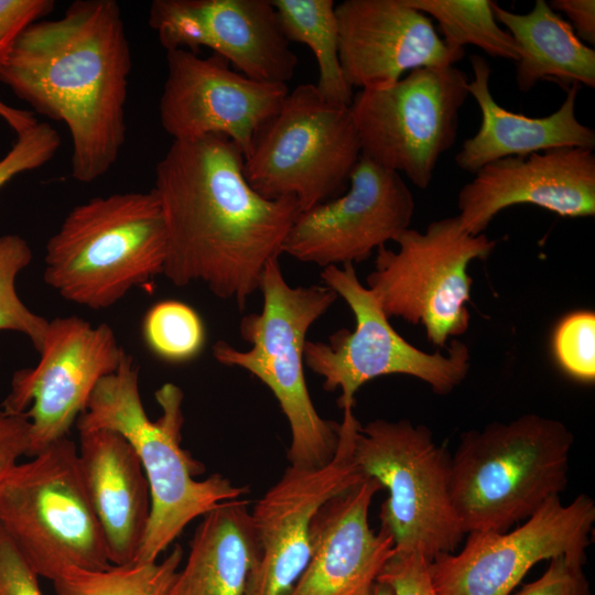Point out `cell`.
Returning <instances> with one entry per match:
<instances>
[{"mask_svg": "<svg viewBox=\"0 0 595 595\" xmlns=\"http://www.w3.org/2000/svg\"><path fill=\"white\" fill-rule=\"evenodd\" d=\"M244 154L223 136L173 141L155 166L166 234L163 275L203 283L242 310L300 213L293 197L269 199L244 174Z\"/></svg>", "mask_w": 595, "mask_h": 595, "instance_id": "6da1fadb", "label": "cell"}, {"mask_svg": "<svg viewBox=\"0 0 595 595\" xmlns=\"http://www.w3.org/2000/svg\"><path fill=\"white\" fill-rule=\"evenodd\" d=\"M131 66L119 4L77 0L62 17L21 33L0 80L35 111L67 126L72 176L91 183L112 167L125 144Z\"/></svg>", "mask_w": 595, "mask_h": 595, "instance_id": "7a4b0ae2", "label": "cell"}, {"mask_svg": "<svg viewBox=\"0 0 595 595\" xmlns=\"http://www.w3.org/2000/svg\"><path fill=\"white\" fill-rule=\"evenodd\" d=\"M155 399L162 412L151 420L141 400L139 367L125 353L118 368L97 383L76 421L79 432L107 429L120 433L140 459L150 487L151 511L133 563L158 561L192 520L248 491L220 474L196 479L205 467L181 444L182 389L166 382L155 391Z\"/></svg>", "mask_w": 595, "mask_h": 595, "instance_id": "3957f363", "label": "cell"}, {"mask_svg": "<svg viewBox=\"0 0 595 595\" xmlns=\"http://www.w3.org/2000/svg\"><path fill=\"white\" fill-rule=\"evenodd\" d=\"M574 436L555 419L527 413L461 434L451 502L464 534L506 532L566 488Z\"/></svg>", "mask_w": 595, "mask_h": 595, "instance_id": "277c9868", "label": "cell"}, {"mask_svg": "<svg viewBox=\"0 0 595 595\" xmlns=\"http://www.w3.org/2000/svg\"><path fill=\"white\" fill-rule=\"evenodd\" d=\"M259 291L261 311L245 315L239 324L250 347L241 350L217 340L213 356L224 366L247 370L271 390L289 423L290 465L324 466L337 450L339 423L323 419L313 404L304 376V346L311 326L338 296L324 284L290 285L279 258L266 264Z\"/></svg>", "mask_w": 595, "mask_h": 595, "instance_id": "5b68a950", "label": "cell"}, {"mask_svg": "<svg viewBox=\"0 0 595 595\" xmlns=\"http://www.w3.org/2000/svg\"><path fill=\"white\" fill-rule=\"evenodd\" d=\"M165 259L154 192L115 193L68 212L46 242L44 281L66 301L101 310L162 274Z\"/></svg>", "mask_w": 595, "mask_h": 595, "instance_id": "8992f818", "label": "cell"}, {"mask_svg": "<svg viewBox=\"0 0 595 595\" xmlns=\"http://www.w3.org/2000/svg\"><path fill=\"white\" fill-rule=\"evenodd\" d=\"M0 524L39 576L109 567L107 542L67 436L15 464L0 483Z\"/></svg>", "mask_w": 595, "mask_h": 595, "instance_id": "52a82bcc", "label": "cell"}, {"mask_svg": "<svg viewBox=\"0 0 595 595\" xmlns=\"http://www.w3.org/2000/svg\"><path fill=\"white\" fill-rule=\"evenodd\" d=\"M353 458L363 476L388 490L379 519L394 551L419 552L429 562L455 551L465 534L450 497L452 455L428 426L407 419L359 424Z\"/></svg>", "mask_w": 595, "mask_h": 595, "instance_id": "ba28073f", "label": "cell"}, {"mask_svg": "<svg viewBox=\"0 0 595 595\" xmlns=\"http://www.w3.org/2000/svg\"><path fill=\"white\" fill-rule=\"evenodd\" d=\"M360 156L350 107L332 104L315 85L302 84L258 133L244 174L261 196L293 197L304 212L345 193Z\"/></svg>", "mask_w": 595, "mask_h": 595, "instance_id": "9c48e42d", "label": "cell"}, {"mask_svg": "<svg viewBox=\"0 0 595 595\" xmlns=\"http://www.w3.org/2000/svg\"><path fill=\"white\" fill-rule=\"evenodd\" d=\"M393 241L397 251L386 246L376 250L367 288L388 318L421 324L431 344L445 347L469 327L468 266L486 260L496 241L467 232L457 215L430 223L425 231L408 228Z\"/></svg>", "mask_w": 595, "mask_h": 595, "instance_id": "30bf717a", "label": "cell"}, {"mask_svg": "<svg viewBox=\"0 0 595 595\" xmlns=\"http://www.w3.org/2000/svg\"><path fill=\"white\" fill-rule=\"evenodd\" d=\"M321 278L340 296L355 316V328H340L328 342L306 340L304 365L323 378L326 391L339 390L338 407L351 411L357 390L388 375L420 379L434 393H451L470 367L468 346L451 339L446 354L426 353L405 340L389 323L371 291L364 286L351 263L323 268Z\"/></svg>", "mask_w": 595, "mask_h": 595, "instance_id": "8fae6325", "label": "cell"}, {"mask_svg": "<svg viewBox=\"0 0 595 595\" xmlns=\"http://www.w3.org/2000/svg\"><path fill=\"white\" fill-rule=\"evenodd\" d=\"M468 83L448 65L416 68L390 87L358 91L349 107L361 155L428 188L456 140Z\"/></svg>", "mask_w": 595, "mask_h": 595, "instance_id": "7c38bea8", "label": "cell"}, {"mask_svg": "<svg viewBox=\"0 0 595 595\" xmlns=\"http://www.w3.org/2000/svg\"><path fill=\"white\" fill-rule=\"evenodd\" d=\"M39 353L34 367L13 374L1 404L7 413L28 416L30 457L67 436L97 383L118 368L126 351L106 323L93 326L67 316L48 321Z\"/></svg>", "mask_w": 595, "mask_h": 595, "instance_id": "4fadbf2b", "label": "cell"}, {"mask_svg": "<svg viewBox=\"0 0 595 595\" xmlns=\"http://www.w3.org/2000/svg\"><path fill=\"white\" fill-rule=\"evenodd\" d=\"M595 502L580 494L562 504L550 498L534 515L506 532L468 533L463 549L429 563L441 595H510L532 566L560 554L585 556Z\"/></svg>", "mask_w": 595, "mask_h": 595, "instance_id": "5bb4252c", "label": "cell"}, {"mask_svg": "<svg viewBox=\"0 0 595 595\" xmlns=\"http://www.w3.org/2000/svg\"><path fill=\"white\" fill-rule=\"evenodd\" d=\"M353 411L343 412L334 457L324 466L290 465L256 502L251 512L259 556L242 595H288L311 556V526L318 509L366 477L353 458L359 425Z\"/></svg>", "mask_w": 595, "mask_h": 595, "instance_id": "9a60e30c", "label": "cell"}, {"mask_svg": "<svg viewBox=\"0 0 595 595\" xmlns=\"http://www.w3.org/2000/svg\"><path fill=\"white\" fill-rule=\"evenodd\" d=\"M166 64L159 104L163 130L173 141L223 136L245 159L289 93L286 84L259 82L234 71L216 53L201 57L186 50L167 51Z\"/></svg>", "mask_w": 595, "mask_h": 595, "instance_id": "2e32d148", "label": "cell"}, {"mask_svg": "<svg viewBox=\"0 0 595 595\" xmlns=\"http://www.w3.org/2000/svg\"><path fill=\"white\" fill-rule=\"evenodd\" d=\"M414 209L401 174L361 155L345 193L298 214L282 253L322 268L363 262L410 228Z\"/></svg>", "mask_w": 595, "mask_h": 595, "instance_id": "e0dca14e", "label": "cell"}, {"mask_svg": "<svg viewBox=\"0 0 595 595\" xmlns=\"http://www.w3.org/2000/svg\"><path fill=\"white\" fill-rule=\"evenodd\" d=\"M149 25L166 52L207 47L259 82L286 84L298 65L271 0H154Z\"/></svg>", "mask_w": 595, "mask_h": 595, "instance_id": "ac0fdd59", "label": "cell"}, {"mask_svg": "<svg viewBox=\"0 0 595 595\" xmlns=\"http://www.w3.org/2000/svg\"><path fill=\"white\" fill-rule=\"evenodd\" d=\"M335 14L340 67L351 88L383 89L407 72L454 65L465 55L405 0H345Z\"/></svg>", "mask_w": 595, "mask_h": 595, "instance_id": "d6986e66", "label": "cell"}, {"mask_svg": "<svg viewBox=\"0 0 595 595\" xmlns=\"http://www.w3.org/2000/svg\"><path fill=\"white\" fill-rule=\"evenodd\" d=\"M517 204L536 205L561 217H593V150L562 148L490 162L459 190L457 217L467 232L477 236L501 210Z\"/></svg>", "mask_w": 595, "mask_h": 595, "instance_id": "ffe728a7", "label": "cell"}, {"mask_svg": "<svg viewBox=\"0 0 595 595\" xmlns=\"http://www.w3.org/2000/svg\"><path fill=\"white\" fill-rule=\"evenodd\" d=\"M382 489L365 478L333 497L311 526V556L288 595H368L393 552L391 536L369 524V508Z\"/></svg>", "mask_w": 595, "mask_h": 595, "instance_id": "44dd1931", "label": "cell"}, {"mask_svg": "<svg viewBox=\"0 0 595 595\" xmlns=\"http://www.w3.org/2000/svg\"><path fill=\"white\" fill-rule=\"evenodd\" d=\"M78 457L111 565L133 563L151 511L150 487L132 445L107 429L79 432Z\"/></svg>", "mask_w": 595, "mask_h": 595, "instance_id": "7402d4cb", "label": "cell"}, {"mask_svg": "<svg viewBox=\"0 0 595 595\" xmlns=\"http://www.w3.org/2000/svg\"><path fill=\"white\" fill-rule=\"evenodd\" d=\"M473 79L468 94L479 107L482 121L478 131L466 139L455 155L456 165L475 174L486 164L509 156L581 148L594 150L595 130L578 121L575 112L581 86L573 84L562 105L545 117H528L501 107L489 88L490 67L480 55L470 56Z\"/></svg>", "mask_w": 595, "mask_h": 595, "instance_id": "603a6c76", "label": "cell"}, {"mask_svg": "<svg viewBox=\"0 0 595 595\" xmlns=\"http://www.w3.org/2000/svg\"><path fill=\"white\" fill-rule=\"evenodd\" d=\"M258 556L249 502L226 501L203 516L170 595H242Z\"/></svg>", "mask_w": 595, "mask_h": 595, "instance_id": "cb8c5ba5", "label": "cell"}, {"mask_svg": "<svg viewBox=\"0 0 595 595\" xmlns=\"http://www.w3.org/2000/svg\"><path fill=\"white\" fill-rule=\"evenodd\" d=\"M493 12L517 44L516 84L521 93L541 80L565 90L573 84L595 87V50L547 1L536 0L527 13L506 10L494 1Z\"/></svg>", "mask_w": 595, "mask_h": 595, "instance_id": "d4e9b609", "label": "cell"}, {"mask_svg": "<svg viewBox=\"0 0 595 595\" xmlns=\"http://www.w3.org/2000/svg\"><path fill=\"white\" fill-rule=\"evenodd\" d=\"M289 42L307 45L316 58L315 85L327 101L350 106L354 94L339 62L338 24L333 0H271Z\"/></svg>", "mask_w": 595, "mask_h": 595, "instance_id": "484cf974", "label": "cell"}, {"mask_svg": "<svg viewBox=\"0 0 595 595\" xmlns=\"http://www.w3.org/2000/svg\"><path fill=\"white\" fill-rule=\"evenodd\" d=\"M182 559L183 550L175 544L160 562L95 571L69 567L52 582L56 595H170Z\"/></svg>", "mask_w": 595, "mask_h": 595, "instance_id": "4316f807", "label": "cell"}, {"mask_svg": "<svg viewBox=\"0 0 595 595\" xmlns=\"http://www.w3.org/2000/svg\"><path fill=\"white\" fill-rule=\"evenodd\" d=\"M431 15L437 23L446 44L453 47L475 45L491 57L513 61L519 51L511 35L502 30L493 12L490 0H405Z\"/></svg>", "mask_w": 595, "mask_h": 595, "instance_id": "83f0119b", "label": "cell"}, {"mask_svg": "<svg viewBox=\"0 0 595 595\" xmlns=\"http://www.w3.org/2000/svg\"><path fill=\"white\" fill-rule=\"evenodd\" d=\"M142 329L151 351L169 363L195 358L205 343V327L198 313L175 300L153 304L144 315Z\"/></svg>", "mask_w": 595, "mask_h": 595, "instance_id": "f1b7e54d", "label": "cell"}, {"mask_svg": "<svg viewBox=\"0 0 595 595\" xmlns=\"http://www.w3.org/2000/svg\"><path fill=\"white\" fill-rule=\"evenodd\" d=\"M28 241L17 234L0 236V331L25 335L40 351L48 321L32 312L19 298L15 279L32 261Z\"/></svg>", "mask_w": 595, "mask_h": 595, "instance_id": "f546056e", "label": "cell"}, {"mask_svg": "<svg viewBox=\"0 0 595 595\" xmlns=\"http://www.w3.org/2000/svg\"><path fill=\"white\" fill-rule=\"evenodd\" d=\"M552 351L561 370L575 381H595V313L581 310L567 313L552 335Z\"/></svg>", "mask_w": 595, "mask_h": 595, "instance_id": "4dcf8cb0", "label": "cell"}, {"mask_svg": "<svg viewBox=\"0 0 595 595\" xmlns=\"http://www.w3.org/2000/svg\"><path fill=\"white\" fill-rule=\"evenodd\" d=\"M61 145L58 132L47 122H39L17 134V141L0 159V188L14 176L47 163Z\"/></svg>", "mask_w": 595, "mask_h": 595, "instance_id": "1f68e13d", "label": "cell"}, {"mask_svg": "<svg viewBox=\"0 0 595 595\" xmlns=\"http://www.w3.org/2000/svg\"><path fill=\"white\" fill-rule=\"evenodd\" d=\"M585 556L560 554L549 560L544 573L510 595H591L584 574Z\"/></svg>", "mask_w": 595, "mask_h": 595, "instance_id": "d6a6232c", "label": "cell"}, {"mask_svg": "<svg viewBox=\"0 0 595 595\" xmlns=\"http://www.w3.org/2000/svg\"><path fill=\"white\" fill-rule=\"evenodd\" d=\"M429 563L419 552L393 550L377 582L388 585L393 595H441L432 583Z\"/></svg>", "mask_w": 595, "mask_h": 595, "instance_id": "836d02e7", "label": "cell"}, {"mask_svg": "<svg viewBox=\"0 0 595 595\" xmlns=\"http://www.w3.org/2000/svg\"><path fill=\"white\" fill-rule=\"evenodd\" d=\"M37 573L0 524V595H43Z\"/></svg>", "mask_w": 595, "mask_h": 595, "instance_id": "e575fe53", "label": "cell"}, {"mask_svg": "<svg viewBox=\"0 0 595 595\" xmlns=\"http://www.w3.org/2000/svg\"><path fill=\"white\" fill-rule=\"evenodd\" d=\"M54 6L53 0H0V69L21 33Z\"/></svg>", "mask_w": 595, "mask_h": 595, "instance_id": "d590c367", "label": "cell"}, {"mask_svg": "<svg viewBox=\"0 0 595 595\" xmlns=\"http://www.w3.org/2000/svg\"><path fill=\"white\" fill-rule=\"evenodd\" d=\"M30 421L25 413L11 414L0 410V483L25 455L29 446Z\"/></svg>", "mask_w": 595, "mask_h": 595, "instance_id": "8d00e7d4", "label": "cell"}, {"mask_svg": "<svg viewBox=\"0 0 595 595\" xmlns=\"http://www.w3.org/2000/svg\"><path fill=\"white\" fill-rule=\"evenodd\" d=\"M550 8L565 14L577 37L585 44H595V1L552 0Z\"/></svg>", "mask_w": 595, "mask_h": 595, "instance_id": "74e56055", "label": "cell"}, {"mask_svg": "<svg viewBox=\"0 0 595 595\" xmlns=\"http://www.w3.org/2000/svg\"><path fill=\"white\" fill-rule=\"evenodd\" d=\"M0 117L17 133H21L35 126L37 120L32 111L21 110L7 105L0 99Z\"/></svg>", "mask_w": 595, "mask_h": 595, "instance_id": "f35d334b", "label": "cell"}, {"mask_svg": "<svg viewBox=\"0 0 595 595\" xmlns=\"http://www.w3.org/2000/svg\"><path fill=\"white\" fill-rule=\"evenodd\" d=\"M368 595H393V593L388 585L376 582Z\"/></svg>", "mask_w": 595, "mask_h": 595, "instance_id": "ab89813d", "label": "cell"}]
</instances>
